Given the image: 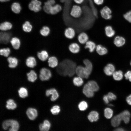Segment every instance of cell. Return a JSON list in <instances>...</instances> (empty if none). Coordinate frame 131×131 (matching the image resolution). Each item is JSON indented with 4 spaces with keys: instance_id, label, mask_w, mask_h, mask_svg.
Masks as SVG:
<instances>
[{
    "instance_id": "obj_1",
    "label": "cell",
    "mask_w": 131,
    "mask_h": 131,
    "mask_svg": "<svg viewBox=\"0 0 131 131\" xmlns=\"http://www.w3.org/2000/svg\"><path fill=\"white\" fill-rule=\"evenodd\" d=\"M76 67V63L70 60L66 59L60 63L57 71L61 75L72 77L75 73Z\"/></svg>"
},
{
    "instance_id": "obj_2",
    "label": "cell",
    "mask_w": 131,
    "mask_h": 131,
    "mask_svg": "<svg viewBox=\"0 0 131 131\" xmlns=\"http://www.w3.org/2000/svg\"><path fill=\"white\" fill-rule=\"evenodd\" d=\"M2 126L3 129L7 130L10 126L11 127L9 129L10 131H17L19 127V124L18 122L16 121L12 120H8L3 122Z\"/></svg>"
},
{
    "instance_id": "obj_3",
    "label": "cell",
    "mask_w": 131,
    "mask_h": 131,
    "mask_svg": "<svg viewBox=\"0 0 131 131\" xmlns=\"http://www.w3.org/2000/svg\"><path fill=\"white\" fill-rule=\"evenodd\" d=\"M83 13V10L81 7L79 5H72L69 12L70 15L75 19L80 18Z\"/></svg>"
},
{
    "instance_id": "obj_4",
    "label": "cell",
    "mask_w": 131,
    "mask_h": 131,
    "mask_svg": "<svg viewBox=\"0 0 131 131\" xmlns=\"http://www.w3.org/2000/svg\"><path fill=\"white\" fill-rule=\"evenodd\" d=\"M41 2L38 0H33L29 4L28 8L31 10L37 12L41 9Z\"/></svg>"
},
{
    "instance_id": "obj_5",
    "label": "cell",
    "mask_w": 131,
    "mask_h": 131,
    "mask_svg": "<svg viewBox=\"0 0 131 131\" xmlns=\"http://www.w3.org/2000/svg\"><path fill=\"white\" fill-rule=\"evenodd\" d=\"M51 75L50 71L46 68H43L40 71L39 77L42 81L48 80L51 77Z\"/></svg>"
},
{
    "instance_id": "obj_6",
    "label": "cell",
    "mask_w": 131,
    "mask_h": 131,
    "mask_svg": "<svg viewBox=\"0 0 131 131\" xmlns=\"http://www.w3.org/2000/svg\"><path fill=\"white\" fill-rule=\"evenodd\" d=\"M100 13L101 17L103 18L108 20L111 19L112 17L111 15L112 11L107 6H105L100 11Z\"/></svg>"
},
{
    "instance_id": "obj_7",
    "label": "cell",
    "mask_w": 131,
    "mask_h": 131,
    "mask_svg": "<svg viewBox=\"0 0 131 131\" xmlns=\"http://www.w3.org/2000/svg\"><path fill=\"white\" fill-rule=\"evenodd\" d=\"M64 35L67 38L69 39H72L75 36V31L73 27L68 26L65 30Z\"/></svg>"
},
{
    "instance_id": "obj_8",
    "label": "cell",
    "mask_w": 131,
    "mask_h": 131,
    "mask_svg": "<svg viewBox=\"0 0 131 131\" xmlns=\"http://www.w3.org/2000/svg\"><path fill=\"white\" fill-rule=\"evenodd\" d=\"M84 65V69L87 75L89 77L93 69V65L89 59H85L83 61Z\"/></svg>"
},
{
    "instance_id": "obj_9",
    "label": "cell",
    "mask_w": 131,
    "mask_h": 131,
    "mask_svg": "<svg viewBox=\"0 0 131 131\" xmlns=\"http://www.w3.org/2000/svg\"><path fill=\"white\" fill-rule=\"evenodd\" d=\"M11 33L9 32H1L0 33V41L1 43L7 44L9 41Z\"/></svg>"
},
{
    "instance_id": "obj_10",
    "label": "cell",
    "mask_w": 131,
    "mask_h": 131,
    "mask_svg": "<svg viewBox=\"0 0 131 131\" xmlns=\"http://www.w3.org/2000/svg\"><path fill=\"white\" fill-rule=\"evenodd\" d=\"M119 114L122 121L125 124L128 123L130 122L131 116L130 112L127 110H125Z\"/></svg>"
},
{
    "instance_id": "obj_11",
    "label": "cell",
    "mask_w": 131,
    "mask_h": 131,
    "mask_svg": "<svg viewBox=\"0 0 131 131\" xmlns=\"http://www.w3.org/2000/svg\"><path fill=\"white\" fill-rule=\"evenodd\" d=\"M122 121L120 115L119 114L114 116L111 118V123L112 126L114 127H118Z\"/></svg>"
},
{
    "instance_id": "obj_12",
    "label": "cell",
    "mask_w": 131,
    "mask_h": 131,
    "mask_svg": "<svg viewBox=\"0 0 131 131\" xmlns=\"http://www.w3.org/2000/svg\"><path fill=\"white\" fill-rule=\"evenodd\" d=\"M75 73L78 76L83 78L87 79L89 77L86 74L84 67L82 66H79L76 67Z\"/></svg>"
},
{
    "instance_id": "obj_13",
    "label": "cell",
    "mask_w": 131,
    "mask_h": 131,
    "mask_svg": "<svg viewBox=\"0 0 131 131\" xmlns=\"http://www.w3.org/2000/svg\"><path fill=\"white\" fill-rule=\"evenodd\" d=\"M82 91L84 95L88 97H92L94 95V92L87 83L84 86Z\"/></svg>"
},
{
    "instance_id": "obj_14",
    "label": "cell",
    "mask_w": 131,
    "mask_h": 131,
    "mask_svg": "<svg viewBox=\"0 0 131 131\" xmlns=\"http://www.w3.org/2000/svg\"><path fill=\"white\" fill-rule=\"evenodd\" d=\"M46 94L47 96H49L50 95H52L51 100L52 101L56 100L59 97L58 94L57 90L54 88L47 90Z\"/></svg>"
},
{
    "instance_id": "obj_15",
    "label": "cell",
    "mask_w": 131,
    "mask_h": 131,
    "mask_svg": "<svg viewBox=\"0 0 131 131\" xmlns=\"http://www.w3.org/2000/svg\"><path fill=\"white\" fill-rule=\"evenodd\" d=\"M55 0H48L44 3L43 9L44 11L46 13L50 14V10L51 7L55 4Z\"/></svg>"
},
{
    "instance_id": "obj_16",
    "label": "cell",
    "mask_w": 131,
    "mask_h": 131,
    "mask_svg": "<svg viewBox=\"0 0 131 131\" xmlns=\"http://www.w3.org/2000/svg\"><path fill=\"white\" fill-rule=\"evenodd\" d=\"M63 9V7L61 5L59 4H55L51 7L50 14L53 15H56L62 11Z\"/></svg>"
},
{
    "instance_id": "obj_17",
    "label": "cell",
    "mask_w": 131,
    "mask_h": 131,
    "mask_svg": "<svg viewBox=\"0 0 131 131\" xmlns=\"http://www.w3.org/2000/svg\"><path fill=\"white\" fill-rule=\"evenodd\" d=\"M115 67L114 66L111 64H107L104 68V72L107 75L110 76L113 75L115 72Z\"/></svg>"
},
{
    "instance_id": "obj_18",
    "label": "cell",
    "mask_w": 131,
    "mask_h": 131,
    "mask_svg": "<svg viewBox=\"0 0 131 131\" xmlns=\"http://www.w3.org/2000/svg\"><path fill=\"white\" fill-rule=\"evenodd\" d=\"M78 39L79 42L80 43L83 44L86 43L88 41L89 37L86 33L82 32H81L78 35Z\"/></svg>"
},
{
    "instance_id": "obj_19",
    "label": "cell",
    "mask_w": 131,
    "mask_h": 131,
    "mask_svg": "<svg viewBox=\"0 0 131 131\" xmlns=\"http://www.w3.org/2000/svg\"><path fill=\"white\" fill-rule=\"evenodd\" d=\"M26 114L29 118L32 120H34L37 115L36 110L32 108H29L26 111Z\"/></svg>"
},
{
    "instance_id": "obj_20",
    "label": "cell",
    "mask_w": 131,
    "mask_h": 131,
    "mask_svg": "<svg viewBox=\"0 0 131 131\" xmlns=\"http://www.w3.org/2000/svg\"><path fill=\"white\" fill-rule=\"evenodd\" d=\"M8 63V66L11 68H14L16 67L18 64V60L15 57H9L7 59Z\"/></svg>"
},
{
    "instance_id": "obj_21",
    "label": "cell",
    "mask_w": 131,
    "mask_h": 131,
    "mask_svg": "<svg viewBox=\"0 0 131 131\" xmlns=\"http://www.w3.org/2000/svg\"><path fill=\"white\" fill-rule=\"evenodd\" d=\"M26 66L31 68H33L36 65V61L34 57L30 56L28 57L25 62Z\"/></svg>"
},
{
    "instance_id": "obj_22",
    "label": "cell",
    "mask_w": 131,
    "mask_h": 131,
    "mask_svg": "<svg viewBox=\"0 0 131 131\" xmlns=\"http://www.w3.org/2000/svg\"><path fill=\"white\" fill-rule=\"evenodd\" d=\"M88 118L89 121L91 122H96L99 118V113L95 111H91L88 115Z\"/></svg>"
},
{
    "instance_id": "obj_23",
    "label": "cell",
    "mask_w": 131,
    "mask_h": 131,
    "mask_svg": "<svg viewBox=\"0 0 131 131\" xmlns=\"http://www.w3.org/2000/svg\"><path fill=\"white\" fill-rule=\"evenodd\" d=\"M68 48L69 51L71 53L74 54L77 53L80 50L79 45L76 43L71 44L69 46Z\"/></svg>"
},
{
    "instance_id": "obj_24",
    "label": "cell",
    "mask_w": 131,
    "mask_h": 131,
    "mask_svg": "<svg viewBox=\"0 0 131 131\" xmlns=\"http://www.w3.org/2000/svg\"><path fill=\"white\" fill-rule=\"evenodd\" d=\"M48 62L49 66L52 68L55 67L58 65V59L54 56L49 57L48 58Z\"/></svg>"
},
{
    "instance_id": "obj_25",
    "label": "cell",
    "mask_w": 131,
    "mask_h": 131,
    "mask_svg": "<svg viewBox=\"0 0 131 131\" xmlns=\"http://www.w3.org/2000/svg\"><path fill=\"white\" fill-rule=\"evenodd\" d=\"M11 44L14 49H18L20 46V39L16 37L12 38L10 41Z\"/></svg>"
},
{
    "instance_id": "obj_26",
    "label": "cell",
    "mask_w": 131,
    "mask_h": 131,
    "mask_svg": "<svg viewBox=\"0 0 131 131\" xmlns=\"http://www.w3.org/2000/svg\"><path fill=\"white\" fill-rule=\"evenodd\" d=\"M125 40L123 37L119 36L116 37L114 39V42L117 47H120L123 46L125 44Z\"/></svg>"
},
{
    "instance_id": "obj_27",
    "label": "cell",
    "mask_w": 131,
    "mask_h": 131,
    "mask_svg": "<svg viewBox=\"0 0 131 131\" xmlns=\"http://www.w3.org/2000/svg\"><path fill=\"white\" fill-rule=\"evenodd\" d=\"M113 111L110 108L107 107L104 110V115L106 119H111L113 116Z\"/></svg>"
},
{
    "instance_id": "obj_28",
    "label": "cell",
    "mask_w": 131,
    "mask_h": 131,
    "mask_svg": "<svg viewBox=\"0 0 131 131\" xmlns=\"http://www.w3.org/2000/svg\"><path fill=\"white\" fill-rule=\"evenodd\" d=\"M50 126V123L49 122L46 120L44 121L43 124H41L40 125L39 129L41 131H48L49 129Z\"/></svg>"
},
{
    "instance_id": "obj_29",
    "label": "cell",
    "mask_w": 131,
    "mask_h": 131,
    "mask_svg": "<svg viewBox=\"0 0 131 131\" xmlns=\"http://www.w3.org/2000/svg\"><path fill=\"white\" fill-rule=\"evenodd\" d=\"M37 56L39 59L41 60L45 61L48 59L49 55L47 51L45 50H42L40 52H38Z\"/></svg>"
},
{
    "instance_id": "obj_30",
    "label": "cell",
    "mask_w": 131,
    "mask_h": 131,
    "mask_svg": "<svg viewBox=\"0 0 131 131\" xmlns=\"http://www.w3.org/2000/svg\"><path fill=\"white\" fill-rule=\"evenodd\" d=\"M12 25L10 22L6 21L1 23L0 24V29L2 31H6L11 29Z\"/></svg>"
},
{
    "instance_id": "obj_31",
    "label": "cell",
    "mask_w": 131,
    "mask_h": 131,
    "mask_svg": "<svg viewBox=\"0 0 131 131\" xmlns=\"http://www.w3.org/2000/svg\"><path fill=\"white\" fill-rule=\"evenodd\" d=\"M11 8L13 12L17 14L20 13L21 9V7L19 3L16 2L12 3L11 6Z\"/></svg>"
},
{
    "instance_id": "obj_32",
    "label": "cell",
    "mask_w": 131,
    "mask_h": 131,
    "mask_svg": "<svg viewBox=\"0 0 131 131\" xmlns=\"http://www.w3.org/2000/svg\"><path fill=\"white\" fill-rule=\"evenodd\" d=\"M96 48L95 44L93 42L90 41H87L84 46L85 49H88L89 51L91 53L94 51Z\"/></svg>"
},
{
    "instance_id": "obj_33",
    "label": "cell",
    "mask_w": 131,
    "mask_h": 131,
    "mask_svg": "<svg viewBox=\"0 0 131 131\" xmlns=\"http://www.w3.org/2000/svg\"><path fill=\"white\" fill-rule=\"evenodd\" d=\"M28 81L34 82L37 79V74L33 70H31L26 74Z\"/></svg>"
},
{
    "instance_id": "obj_34",
    "label": "cell",
    "mask_w": 131,
    "mask_h": 131,
    "mask_svg": "<svg viewBox=\"0 0 131 131\" xmlns=\"http://www.w3.org/2000/svg\"><path fill=\"white\" fill-rule=\"evenodd\" d=\"M97 53L100 55H103L106 54L107 50L106 48L100 45H97L96 48Z\"/></svg>"
},
{
    "instance_id": "obj_35",
    "label": "cell",
    "mask_w": 131,
    "mask_h": 131,
    "mask_svg": "<svg viewBox=\"0 0 131 131\" xmlns=\"http://www.w3.org/2000/svg\"><path fill=\"white\" fill-rule=\"evenodd\" d=\"M105 31L106 36L108 37H111L115 34V31L111 26H106Z\"/></svg>"
},
{
    "instance_id": "obj_36",
    "label": "cell",
    "mask_w": 131,
    "mask_h": 131,
    "mask_svg": "<svg viewBox=\"0 0 131 131\" xmlns=\"http://www.w3.org/2000/svg\"><path fill=\"white\" fill-rule=\"evenodd\" d=\"M113 78L116 81H120L123 79V74L121 71L115 72L113 74Z\"/></svg>"
},
{
    "instance_id": "obj_37",
    "label": "cell",
    "mask_w": 131,
    "mask_h": 131,
    "mask_svg": "<svg viewBox=\"0 0 131 131\" xmlns=\"http://www.w3.org/2000/svg\"><path fill=\"white\" fill-rule=\"evenodd\" d=\"M22 28L24 32H30L32 30L33 26L29 21H26L23 24Z\"/></svg>"
},
{
    "instance_id": "obj_38",
    "label": "cell",
    "mask_w": 131,
    "mask_h": 131,
    "mask_svg": "<svg viewBox=\"0 0 131 131\" xmlns=\"http://www.w3.org/2000/svg\"><path fill=\"white\" fill-rule=\"evenodd\" d=\"M87 83L94 92L98 91L99 89V86L97 83L94 81H90Z\"/></svg>"
},
{
    "instance_id": "obj_39",
    "label": "cell",
    "mask_w": 131,
    "mask_h": 131,
    "mask_svg": "<svg viewBox=\"0 0 131 131\" xmlns=\"http://www.w3.org/2000/svg\"><path fill=\"white\" fill-rule=\"evenodd\" d=\"M83 78L79 76L74 77L73 80L74 84L77 86H80L82 85L83 83Z\"/></svg>"
},
{
    "instance_id": "obj_40",
    "label": "cell",
    "mask_w": 131,
    "mask_h": 131,
    "mask_svg": "<svg viewBox=\"0 0 131 131\" xmlns=\"http://www.w3.org/2000/svg\"><path fill=\"white\" fill-rule=\"evenodd\" d=\"M50 32V29L47 26H43L40 31V34L44 36H48Z\"/></svg>"
},
{
    "instance_id": "obj_41",
    "label": "cell",
    "mask_w": 131,
    "mask_h": 131,
    "mask_svg": "<svg viewBox=\"0 0 131 131\" xmlns=\"http://www.w3.org/2000/svg\"><path fill=\"white\" fill-rule=\"evenodd\" d=\"M7 103L6 107L8 109L13 110L16 107V104L12 99H9L7 101Z\"/></svg>"
},
{
    "instance_id": "obj_42",
    "label": "cell",
    "mask_w": 131,
    "mask_h": 131,
    "mask_svg": "<svg viewBox=\"0 0 131 131\" xmlns=\"http://www.w3.org/2000/svg\"><path fill=\"white\" fill-rule=\"evenodd\" d=\"M10 49L8 48H2L0 50V54L1 56L7 57L10 54Z\"/></svg>"
},
{
    "instance_id": "obj_43",
    "label": "cell",
    "mask_w": 131,
    "mask_h": 131,
    "mask_svg": "<svg viewBox=\"0 0 131 131\" xmlns=\"http://www.w3.org/2000/svg\"><path fill=\"white\" fill-rule=\"evenodd\" d=\"M18 92L20 97L22 98H24L28 96V92L26 89L23 87L21 88L18 90Z\"/></svg>"
},
{
    "instance_id": "obj_44",
    "label": "cell",
    "mask_w": 131,
    "mask_h": 131,
    "mask_svg": "<svg viewBox=\"0 0 131 131\" xmlns=\"http://www.w3.org/2000/svg\"><path fill=\"white\" fill-rule=\"evenodd\" d=\"M88 107L87 103L86 102L83 101L80 102L78 105L79 109L81 111L85 110Z\"/></svg>"
},
{
    "instance_id": "obj_45",
    "label": "cell",
    "mask_w": 131,
    "mask_h": 131,
    "mask_svg": "<svg viewBox=\"0 0 131 131\" xmlns=\"http://www.w3.org/2000/svg\"><path fill=\"white\" fill-rule=\"evenodd\" d=\"M60 110V107L57 105H55L53 106L50 110L52 113L54 115H57L58 114Z\"/></svg>"
},
{
    "instance_id": "obj_46",
    "label": "cell",
    "mask_w": 131,
    "mask_h": 131,
    "mask_svg": "<svg viewBox=\"0 0 131 131\" xmlns=\"http://www.w3.org/2000/svg\"><path fill=\"white\" fill-rule=\"evenodd\" d=\"M109 100L110 101L115 100L117 98L116 95L113 92H108L107 94Z\"/></svg>"
},
{
    "instance_id": "obj_47",
    "label": "cell",
    "mask_w": 131,
    "mask_h": 131,
    "mask_svg": "<svg viewBox=\"0 0 131 131\" xmlns=\"http://www.w3.org/2000/svg\"><path fill=\"white\" fill-rule=\"evenodd\" d=\"M124 18L130 23H131V11L126 13L123 15Z\"/></svg>"
},
{
    "instance_id": "obj_48",
    "label": "cell",
    "mask_w": 131,
    "mask_h": 131,
    "mask_svg": "<svg viewBox=\"0 0 131 131\" xmlns=\"http://www.w3.org/2000/svg\"><path fill=\"white\" fill-rule=\"evenodd\" d=\"M124 76L126 79L128 80L131 82V71H127L124 74Z\"/></svg>"
},
{
    "instance_id": "obj_49",
    "label": "cell",
    "mask_w": 131,
    "mask_h": 131,
    "mask_svg": "<svg viewBox=\"0 0 131 131\" xmlns=\"http://www.w3.org/2000/svg\"><path fill=\"white\" fill-rule=\"evenodd\" d=\"M103 100L104 101L106 104H108L110 101L107 94L105 95L103 97Z\"/></svg>"
},
{
    "instance_id": "obj_50",
    "label": "cell",
    "mask_w": 131,
    "mask_h": 131,
    "mask_svg": "<svg viewBox=\"0 0 131 131\" xmlns=\"http://www.w3.org/2000/svg\"><path fill=\"white\" fill-rule=\"evenodd\" d=\"M93 1L96 4L99 5L103 4L104 0H93Z\"/></svg>"
},
{
    "instance_id": "obj_51",
    "label": "cell",
    "mask_w": 131,
    "mask_h": 131,
    "mask_svg": "<svg viewBox=\"0 0 131 131\" xmlns=\"http://www.w3.org/2000/svg\"><path fill=\"white\" fill-rule=\"evenodd\" d=\"M126 101L129 105L131 106V94L128 96L126 98Z\"/></svg>"
},
{
    "instance_id": "obj_52",
    "label": "cell",
    "mask_w": 131,
    "mask_h": 131,
    "mask_svg": "<svg viewBox=\"0 0 131 131\" xmlns=\"http://www.w3.org/2000/svg\"><path fill=\"white\" fill-rule=\"evenodd\" d=\"M85 0H73L74 2L78 5H80L83 3Z\"/></svg>"
},
{
    "instance_id": "obj_53",
    "label": "cell",
    "mask_w": 131,
    "mask_h": 131,
    "mask_svg": "<svg viewBox=\"0 0 131 131\" xmlns=\"http://www.w3.org/2000/svg\"><path fill=\"white\" fill-rule=\"evenodd\" d=\"M114 131H125V130L122 128L118 127H116V128L114 130Z\"/></svg>"
},
{
    "instance_id": "obj_54",
    "label": "cell",
    "mask_w": 131,
    "mask_h": 131,
    "mask_svg": "<svg viewBox=\"0 0 131 131\" xmlns=\"http://www.w3.org/2000/svg\"><path fill=\"white\" fill-rule=\"evenodd\" d=\"M10 0H0V2H4L9 1Z\"/></svg>"
},
{
    "instance_id": "obj_55",
    "label": "cell",
    "mask_w": 131,
    "mask_h": 131,
    "mask_svg": "<svg viewBox=\"0 0 131 131\" xmlns=\"http://www.w3.org/2000/svg\"><path fill=\"white\" fill-rule=\"evenodd\" d=\"M130 64H131V62Z\"/></svg>"
}]
</instances>
